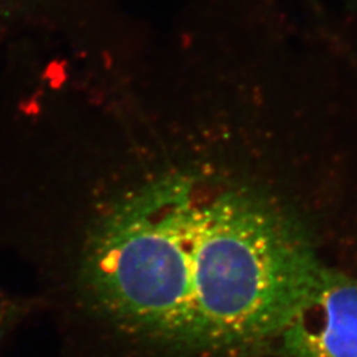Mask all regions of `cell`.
Returning <instances> with one entry per match:
<instances>
[{"instance_id":"obj_1","label":"cell","mask_w":357,"mask_h":357,"mask_svg":"<svg viewBox=\"0 0 357 357\" xmlns=\"http://www.w3.org/2000/svg\"><path fill=\"white\" fill-rule=\"evenodd\" d=\"M324 268L268 197L172 174L94 217L60 275L79 357H265Z\"/></svg>"},{"instance_id":"obj_2","label":"cell","mask_w":357,"mask_h":357,"mask_svg":"<svg viewBox=\"0 0 357 357\" xmlns=\"http://www.w3.org/2000/svg\"><path fill=\"white\" fill-rule=\"evenodd\" d=\"M278 357H357V278L324 268L282 333Z\"/></svg>"},{"instance_id":"obj_3","label":"cell","mask_w":357,"mask_h":357,"mask_svg":"<svg viewBox=\"0 0 357 357\" xmlns=\"http://www.w3.org/2000/svg\"><path fill=\"white\" fill-rule=\"evenodd\" d=\"M6 320H7V311H6V305L3 302V298L0 296V336L4 330L6 326Z\"/></svg>"},{"instance_id":"obj_4","label":"cell","mask_w":357,"mask_h":357,"mask_svg":"<svg viewBox=\"0 0 357 357\" xmlns=\"http://www.w3.org/2000/svg\"><path fill=\"white\" fill-rule=\"evenodd\" d=\"M6 4H7V0H0V22L3 20L1 17L4 16V13H6V10H7Z\"/></svg>"}]
</instances>
